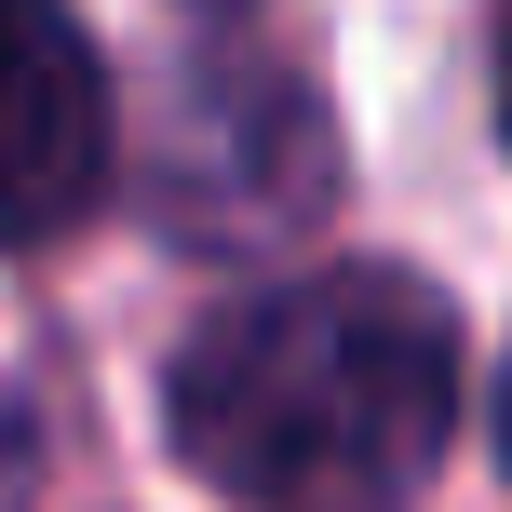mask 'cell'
I'll list each match as a JSON object with an SVG mask.
<instances>
[{"label":"cell","instance_id":"obj_1","mask_svg":"<svg viewBox=\"0 0 512 512\" xmlns=\"http://www.w3.org/2000/svg\"><path fill=\"white\" fill-rule=\"evenodd\" d=\"M162 418L243 512H378L459 432V324L418 270H297L176 351Z\"/></svg>","mask_w":512,"mask_h":512},{"label":"cell","instance_id":"obj_2","mask_svg":"<svg viewBox=\"0 0 512 512\" xmlns=\"http://www.w3.org/2000/svg\"><path fill=\"white\" fill-rule=\"evenodd\" d=\"M162 216H176L189 243H283L324 216L337 189V135H324V95H310V68L270 41V27L243 14H203L176 41V81H162Z\"/></svg>","mask_w":512,"mask_h":512},{"label":"cell","instance_id":"obj_3","mask_svg":"<svg viewBox=\"0 0 512 512\" xmlns=\"http://www.w3.org/2000/svg\"><path fill=\"white\" fill-rule=\"evenodd\" d=\"M122 108L68 0H0V243H54L95 216Z\"/></svg>","mask_w":512,"mask_h":512},{"label":"cell","instance_id":"obj_4","mask_svg":"<svg viewBox=\"0 0 512 512\" xmlns=\"http://www.w3.org/2000/svg\"><path fill=\"white\" fill-rule=\"evenodd\" d=\"M14 499H27V418L0 405V512H14Z\"/></svg>","mask_w":512,"mask_h":512},{"label":"cell","instance_id":"obj_5","mask_svg":"<svg viewBox=\"0 0 512 512\" xmlns=\"http://www.w3.org/2000/svg\"><path fill=\"white\" fill-rule=\"evenodd\" d=\"M499 459H512V364H499Z\"/></svg>","mask_w":512,"mask_h":512},{"label":"cell","instance_id":"obj_6","mask_svg":"<svg viewBox=\"0 0 512 512\" xmlns=\"http://www.w3.org/2000/svg\"><path fill=\"white\" fill-rule=\"evenodd\" d=\"M499 122H512V41H499Z\"/></svg>","mask_w":512,"mask_h":512}]
</instances>
